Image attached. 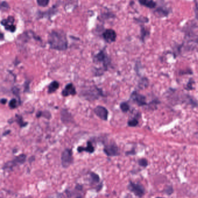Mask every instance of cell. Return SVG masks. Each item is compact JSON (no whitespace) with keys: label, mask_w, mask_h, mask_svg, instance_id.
Instances as JSON below:
<instances>
[{"label":"cell","mask_w":198,"mask_h":198,"mask_svg":"<svg viewBox=\"0 0 198 198\" xmlns=\"http://www.w3.org/2000/svg\"><path fill=\"white\" fill-rule=\"evenodd\" d=\"M48 42L50 48L57 50H65L68 46L66 35L62 31H52L48 35Z\"/></svg>","instance_id":"cell-1"},{"label":"cell","mask_w":198,"mask_h":198,"mask_svg":"<svg viewBox=\"0 0 198 198\" xmlns=\"http://www.w3.org/2000/svg\"><path fill=\"white\" fill-rule=\"evenodd\" d=\"M73 163V152L71 149L66 148L63 151L61 155L62 166L64 169H67Z\"/></svg>","instance_id":"cell-2"},{"label":"cell","mask_w":198,"mask_h":198,"mask_svg":"<svg viewBox=\"0 0 198 198\" xmlns=\"http://www.w3.org/2000/svg\"><path fill=\"white\" fill-rule=\"evenodd\" d=\"M128 189L139 198H142L145 193V190L143 185L135 183L132 181L129 182V184L128 185Z\"/></svg>","instance_id":"cell-3"},{"label":"cell","mask_w":198,"mask_h":198,"mask_svg":"<svg viewBox=\"0 0 198 198\" xmlns=\"http://www.w3.org/2000/svg\"><path fill=\"white\" fill-rule=\"evenodd\" d=\"M65 193L69 198H83V186L80 184H77L74 190H66Z\"/></svg>","instance_id":"cell-4"},{"label":"cell","mask_w":198,"mask_h":198,"mask_svg":"<svg viewBox=\"0 0 198 198\" xmlns=\"http://www.w3.org/2000/svg\"><path fill=\"white\" fill-rule=\"evenodd\" d=\"M83 95H84L87 99H89V100H90V99L94 100V99L98 98L99 95H102V92L96 86H93L92 87H89V89L83 91Z\"/></svg>","instance_id":"cell-5"},{"label":"cell","mask_w":198,"mask_h":198,"mask_svg":"<svg viewBox=\"0 0 198 198\" xmlns=\"http://www.w3.org/2000/svg\"><path fill=\"white\" fill-rule=\"evenodd\" d=\"M104 153L108 157H116L119 155V151L117 146L115 144H110L103 148Z\"/></svg>","instance_id":"cell-6"},{"label":"cell","mask_w":198,"mask_h":198,"mask_svg":"<svg viewBox=\"0 0 198 198\" xmlns=\"http://www.w3.org/2000/svg\"><path fill=\"white\" fill-rule=\"evenodd\" d=\"M15 19L13 16H8L7 19H3L1 21V24L3 25L5 28L12 33H14L16 30V26L14 25Z\"/></svg>","instance_id":"cell-7"},{"label":"cell","mask_w":198,"mask_h":198,"mask_svg":"<svg viewBox=\"0 0 198 198\" xmlns=\"http://www.w3.org/2000/svg\"><path fill=\"white\" fill-rule=\"evenodd\" d=\"M103 39L108 43H111L116 41L117 34L115 30L112 29L106 30L102 34Z\"/></svg>","instance_id":"cell-8"},{"label":"cell","mask_w":198,"mask_h":198,"mask_svg":"<svg viewBox=\"0 0 198 198\" xmlns=\"http://www.w3.org/2000/svg\"><path fill=\"white\" fill-rule=\"evenodd\" d=\"M95 114L101 119L106 121L108 116V111L102 106H97L94 110Z\"/></svg>","instance_id":"cell-9"},{"label":"cell","mask_w":198,"mask_h":198,"mask_svg":"<svg viewBox=\"0 0 198 198\" xmlns=\"http://www.w3.org/2000/svg\"><path fill=\"white\" fill-rule=\"evenodd\" d=\"M62 96L64 97H67L69 95H75L76 94V90L75 87L73 85V83H68L65 88L62 90Z\"/></svg>","instance_id":"cell-10"},{"label":"cell","mask_w":198,"mask_h":198,"mask_svg":"<svg viewBox=\"0 0 198 198\" xmlns=\"http://www.w3.org/2000/svg\"><path fill=\"white\" fill-rule=\"evenodd\" d=\"M95 60L98 62H102L105 67H106L108 65L109 61L107 54L103 51L101 50L99 54L95 56Z\"/></svg>","instance_id":"cell-11"},{"label":"cell","mask_w":198,"mask_h":198,"mask_svg":"<svg viewBox=\"0 0 198 198\" xmlns=\"http://www.w3.org/2000/svg\"><path fill=\"white\" fill-rule=\"evenodd\" d=\"M89 183L91 185H93L96 184L99 185L102 183V182L100 183V180H101L100 177L96 173L91 171L89 173Z\"/></svg>","instance_id":"cell-12"},{"label":"cell","mask_w":198,"mask_h":198,"mask_svg":"<svg viewBox=\"0 0 198 198\" xmlns=\"http://www.w3.org/2000/svg\"><path fill=\"white\" fill-rule=\"evenodd\" d=\"M159 17H167L170 14V10L164 7H159L155 11Z\"/></svg>","instance_id":"cell-13"},{"label":"cell","mask_w":198,"mask_h":198,"mask_svg":"<svg viewBox=\"0 0 198 198\" xmlns=\"http://www.w3.org/2000/svg\"><path fill=\"white\" fill-rule=\"evenodd\" d=\"M138 2L141 5L149 9H154L156 6V3L153 0H138Z\"/></svg>","instance_id":"cell-14"},{"label":"cell","mask_w":198,"mask_h":198,"mask_svg":"<svg viewBox=\"0 0 198 198\" xmlns=\"http://www.w3.org/2000/svg\"><path fill=\"white\" fill-rule=\"evenodd\" d=\"M94 151H95V148L90 141L87 142V145L86 147H79L77 148V151L79 153L82 152V151H86L87 152H89V154H92L94 152Z\"/></svg>","instance_id":"cell-15"},{"label":"cell","mask_w":198,"mask_h":198,"mask_svg":"<svg viewBox=\"0 0 198 198\" xmlns=\"http://www.w3.org/2000/svg\"><path fill=\"white\" fill-rule=\"evenodd\" d=\"M132 97H133V99L134 100H135L140 105H143L146 104L145 98L144 96L138 95L136 93H134L132 95Z\"/></svg>","instance_id":"cell-16"},{"label":"cell","mask_w":198,"mask_h":198,"mask_svg":"<svg viewBox=\"0 0 198 198\" xmlns=\"http://www.w3.org/2000/svg\"><path fill=\"white\" fill-rule=\"evenodd\" d=\"M61 119L63 122H70L72 117L66 109H62L61 112Z\"/></svg>","instance_id":"cell-17"},{"label":"cell","mask_w":198,"mask_h":198,"mask_svg":"<svg viewBox=\"0 0 198 198\" xmlns=\"http://www.w3.org/2000/svg\"><path fill=\"white\" fill-rule=\"evenodd\" d=\"M59 82H57L56 81L51 82L48 86V93H52L55 92V91L59 88Z\"/></svg>","instance_id":"cell-18"},{"label":"cell","mask_w":198,"mask_h":198,"mask_svg":"<svg viewBox=\"0 0 198 198\" xmlns=\"http://www.w3.org/2000/svg\"><path fill=\"white\" fill-rule=\"evenodd\" d=\"M26 155L25 154H21L19 156H17L14 159L16 162L18 163V165H21V164H23L25 163L26 161Z\"/></svg>","instance_id":"cell-19"},{"label":"cell","mask_w":198,"mask_h":198,"mask_svg":"<svg viewBox=\"0 0 198 198\" xmlns=\"http://www.w3.org/2000/svg\"><path fill=\"white\" fill-rule=\"evenodd\" d=\"M16 122H18V123L20 125V126H21V128H22V127H25V126H26L28 125V123H26V122L25 123V122H23L22 116H20V115H16Z\"/></svg>","instance_id":"cell-20"},{"label":"cell","mask_w":198,"mask_h":198,"mask_svg":"<svg viewBox=\"0 0 198 198\" xmlns=\"http://www.w3.org/2000/svg\"><path fill=\"white\" fill-rule=\"evenodd\" d=\"M18 106V102L15 99H12V100H11L9 103V107L11 109H16Z\"/></svg>","instance_id":"cell-21"},{"label":"cell","mask_w":198,"mask_h":198,"mask_svg":"<svg viewBox=\"0 0 198 198\" xmlns=\"http://www.w3.org/2000/svg\"><path fill=\"white\" fill-rule=\"evenodd\" d=\"M141 38L143 39V40H144V38L149 34V31H148L145 28V27L141 26Z\"/></svg>","instance_id":"cell-22"},{"label":"cell","mask_w":198,"mask_h":198,"mask_svg":"<svg viewBox=\"0 0 198 198\" xmlns=\"http://www.w3.org/2000/svg\"><path fill=\"white\" fill-rule=\"evenodd\" d=\"M37 4L42 7H47L49 3V0H37Z\"/></svg>","instance_id":"cell-23"},{"label":"cell","mask_w":198,"mask_h":198,"mask_svg":"<svg viewBox=\"0 0 198 198\" xmlns=\"http://www.w3.org/2000/svg\"><path fill=\"white\" fill-rule=\"evenodd\" d=\"M120 109L122 110V111L126 112L129 111V109H130V107L127 103L123 102L120 104Z\"/></svg>","instance_id":"cell-24"},{"label":"cell","mask_w":198,"mask_h":198,"mask_svg":"<svg viewBox=\"0 0 198 198\" xmlns=\"http://www.w3.org/2000/svg\"><path fill=\"white\" fill-rule=\"evenodd\" d=\"M135 21H136L138 23H148L149 21V19L146 17H141L138 18H135Z\"/></svg>","instance_id":"cell-25"},{"label":"cell","mask_w":198,"mask_h":198,"mask_svg":"<svg viewBox=\"0 0 198 198\" xmlns=\"http://www.w3.org/2000/svg\"><path fill=\"white\" fill-rule=\"evenodd\" d=\"M138 164L142 167H146L148 164V161L145 159H141L138 161Z\"/></svg>","instance_id":"cell-26"},{"label":"cell","mask_w":198,"mask_h":198,"mask_svg":"<svg viewBox=\"0 0 198 198\" xmlns=\"http://www.w3.org/2000/svg\"><path fill=\"white\" fill-rule=\"evenodd\" d=\"M9 8V6L8 4L5 1H3L1 3V11H6Z\"/></svg>","instance_id":"cell-27"},{"label":"cell","mask_w":198,"mask_h":198,"mask_svg":"<svg viewBox=\"0 0 198 198\" xmlns=\"http://www.w3.org/2000/svg\"><path fill=\"white\" fill-rule=\"evenodd\" d=\"M148 85V81L146 79L144 78L142 81L141 82L139 83V86L141 88H145Z\"/></svg>","instance_id":"cell-28"},{"label":"cell","mask_w":198,"mask_h":198,"mask_svg":"<svg viewBox=\"0 0 198 198\" xmlns=\"http://www.w3.org/2000/svg\"><path fill=\"white\" fill-rule=\"evenodd\" d=\"M138 121H137V119H132V120H130V121H129L128 125H129V126H133V127H134V126H136L137 125H138Z\"/></svg>","instance_id":"cell-29"},{"label":"cell","mask_w":198,"mask_h":198,"mask_svg":"<svg viewBox=\"0 0 198 198\" xmlns=\"http://www.w3.org/2000/svg\"><path fill=\"white\" fill-rule=\"evenodd\" d=\"M51 198H65L64 197L63 195L60 193H56L54 195L51 196Z\"/></svg>","instance_id":"cell-30"},{"label":"cell","mask_w":198,"mask_h":198,"mask_svg":"<svg viewBox=\"0 0 198 198\" xmlns=\"http://www.w3.org/2000/svg\"><path fill=\"white\" fill-rule=\"evenodd\" d=\"M165 192L167 195H171L173 192V188L171 187H169L167 188H166L165 190Z\"/></svg>","instance_id":"cell-31"},{"label":"cell","mask_w":198,"mask_h":198,"mask_svg":"<svg viewBox=\"0 0 198 198\" xmlns=\"http://www.w3.org/2000/svg\"><path fill=\"white\" fill-rule=\"evenodd\" d=\"M195 15H196V18H197L198 20V4L196 2V0H195Z\"/></svg>","instance_id":"cell-32"},{"label":"cell","mask_w":198,"mask_h":198,"mask_svg":"<svg viewBox=\"0 0 198 198\" xmlns=\"http://www.w3.org/2000/svg\"><path fill=\"white\" fill-rule=\"evenodd\" d=\"M7 102V100L6 99H2L1 100V104H5V103Z\"/></svg>","instance_id":"cell-33"},{"label":"cell","mask_w":198,"mask_h":198,"mask_svg":"<svg viewBox=\"0 0 198 198\" xmlns=\"http://www.w3.org/2000/svg\"><path fill=\"white\" fill-rule=\"evenodd\" d=\"M161 198V197H157V198Z\"/></svg>","instance_id":"cell-34"},{"label":"cell","mask_w":198,"mask_h":198,"mask_svg":"<svg viewBox=\"0 0 198 198\" xmlns=\"http://www.w3.org/2000/svg\"></svg>","instance_id":"cell-35"}]
</instances>
